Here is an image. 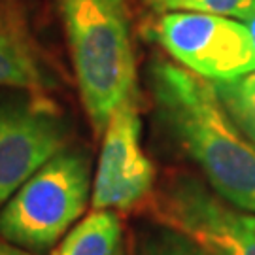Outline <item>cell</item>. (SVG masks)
<instances>
[{
    "label": "cell",
    "instance_id": "277c9868",
    "mask_svg": "<svg viewBox=\"0 0 255 255\" xmlns=\"http://www.w3.org/2000/svg\"><path fill=\"white\" fill-rule=\"evenodd\" d=\"M155 38L185 70L212 83L255 72V49L246 23L201 11H168L155 23Z\"/></svg>",
    "mask_w": 255,
    "mask_h": 255
},
{
    "label": "cell",
    "instance_id": "7a4b0ae2",
    "mask_svg": "<svg viewBox=\"0 0 255 255\" xmlns=\"http://www.w3.org/2000/svg\"><path fill=\"white\" fill-rule=\"evenodd\" d=\"M83 108L97 134L136 95V64L125 0H61Z\"/></svg>",
    "mask_w": 255,
    "mask_h": 255
},
{
    "label": "cell",
    "instance_id": "30bf717a",
    "mask_svg": "<svg viewBox=\"0 0 255 255\" xmlns=\"http://www.w3.org/2000/svg\"><path fill=\"white\" fill-rule=\"evenodd\" d=\"M214 89L233 121L255 142V72L235 82L214 83Z\"/></svg>",
    "mask_w": 255,
    "mask_h": 255
},
{
    "label": "cell",
    "instance_id": "52a82bcc",
    "mask_svg": "<svg viewBox=\"0 0 255 255\" xmlns=\"http://www.w3.org/2000/svg\"><path fill=\"white\" fill-rule=\"evenodd\" d=\"M155 168L142 147L136 95L119 106L104 128L93 178V210L127 212L151 197Z\"/></svg>",
    "mask_w": 255,
    "mask_h": 255
},
{
    "label": "cell",
    "instance_id": "5b68a950",
    "mask_svg": "<svg viewBox=\"0 0 255 255\" xmlns=\"http://www.w3.org/2000/svg\"><path fill=\"white\" fill-rule=\"evenodd\" d=\"M153 214L210 255H255L254 212L229 204L189 174H174L157 189Z\"/></svg>",
    "mask_w": 255,
    "mask_h": 255
},
{
    "label": "cell",
    "instance_id": "ba28073f",
    "mask_svg": "<svg viewBox=\"0 0 255 255\" xmlns=\"http://www.w3.org/2000/svg\"><path fill=\"white\" fill-rule=\"evenodd\" d=\"M0 87L42 93L51 80L38 63L27 40L9 21L0 17Z\"/></svg>",
    "mask_w": 255,
    "mask_h": 255
},
{
    "label": "cell",
    "instance_id": "8992f818",
    "mask_svg": "<svg viewBox=\"0 0 255 255\" xmlns=\"http://www.w3.org/2000/svg\"><path fill=\"white\" fill-rule=\"evenodd\" d=\"M68 142V121L49 99L28 91L0 95V208Z\"/></svg>",
    "mask_w": 255,
    "mask_h": 255
},
{
    "label": "cell",
    "instance_id": "4fadbf2b",
    "mask_svg": "<svg viewBox=\"0 0 255 255\" xmlns=\"http://www.w3.org/2000/svg\"><path fill=\"white\" fill-rule=\"evenodd\" d=\"M0 255H32V252H27L25 248L15 246L0 237Z\"/></svg>",
    "mask_w": 255,
    "mask_h": 255
},
{
    "label": "cell",
    "instance_id": "6da1fadb",
    "mask_svg": "<svg viewBox=\"0 0 255 255\" xmlns=\"http://www.w3.org/2000/svg\"><path fill=\"white\" fill-rule=\"evenodd\" d=\"M149 89L161 127L201 168L210 189L255 214V142L229 116L214 83L157 59Z\"/></svg>",
    "mask_w": 255,
    "mask_h": 255
},
{
    "label": "cell",
    "instance_id": "9c48e42d",
    "mask_svg": "<svg viewBox=\"0 0 255 255\" xmlns=\"http://www.w3.org/2000/svg\"><path fill=\"white\" fill-rule=\"evenodd\" d=\"M53 255H123V229L114 210H93L68 231Z\"/></svg>",
    "mask_w": 255,
    "mask_h": 255
},
{
    "label": "cell",
    "instance_id": "3957f363",
    "mask_svg": "<svg viewBox=\"0 0 255 255\" xmlns=\"http://www.w3.org/2000/svg\"><path fill=\"white\" fill-rule=\"evenodd\" d=\"M91 191L89 155L66 146L4 202L0 237L30 252H46L80 219Z\"/></svg>",
    "mask_w": 255,
    "mask_h": 255
},
{
    "label": "cell",
    "instance_id": "8fae6325",
    "mask_svg": "<svg viewBox=\"0 0 255 255\" xmlns=\"http://www.w3.org/2000/svg\"><path fill=\"white\" fill-rule=\"evenodd\" d=\"M157 11H201L246 21L255 9V0H147Z\"/></svg>",
    "mask_w": 255,
    "mask_h": 255
},
{
    "label": "cell",
    "instance_id": "7c38bea8",
    "mask_svg": "<svg viewBox=\"0 0 255 255\" xmlns=\"http://www.w3.org/2000/svg\"><path fill=\"white\" fill-rule=\"evenodd\" d=\"M140 255H210L185 235L168 227L149 231L142 238Z\"/></svg>",
    "mask_w": 255,
    "mask_h": 255
},
{
    "label": "cell",
    "instance_id": "5bb4252c",
    "mask_svg": "<svg viewBox=\"0 0 255 255\" xmlns=\"http://www.w3.org/2000/svg\"><path fill=\"white\" fill-rule=\"evenodd\" d=\"M244 23H246L248 30H250V36H252V42H254V49H255V9H254V13H252V15H250V17H248Z\"/></svg>",
    "mask_w": 255,
    "mask_h": 255
}]
</instances>
